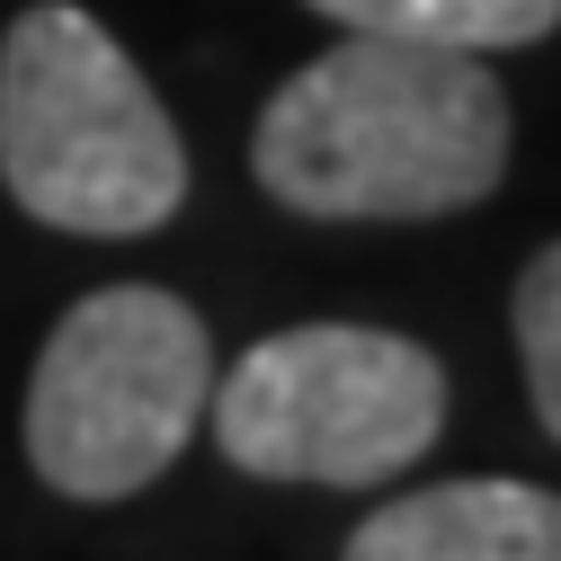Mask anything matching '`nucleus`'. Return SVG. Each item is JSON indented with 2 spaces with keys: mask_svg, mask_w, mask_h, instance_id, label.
Returning <instances> with one entry per match:
<instances>
[{
  "mask_svg": "<svg viewBox=\"0 0 561 561\" xmlns=\"http://www.w3.org/2000/svg\"><path fill=\"white\" fill-rule=\"evenodd\" d=\"M517 125L481 54L339 36L259 107L250 179L312 224H428L508 179Z\"/></svg>",
  "mask_w": 561,
  "mask_h": 561,
  "instance_id": "nucleus-1",
  "label": "nucleus"
},
{
  "mask_svg": "<svg viewBox=\"0 0 561 561\" xmlns=\"http://www.w3.org/2000/svg\"><path fill=\"white\" fill-rule=\"evenodd\" d=\"M0 187L81 241H144L187 205L170 107L81 0H27L0 27Z\"/></svg>",
  "mask_w": 561,
  "mask_h": 561,
  "instance_id": "nucleus-2",
  "label": "nucleus"
},
{
  "mask_svg": "<svg viewBox=\"0 0 561 561\" xmlns=\"http://www.w3.org/2000/svg\"><path fill=\"white\" fill-rule=\"evenodd\" d=\"M205 419L224 463L250 481L383 490L437 446L446 366L375 321H295L241 347V366H215Z\"/></svg>",
  "mask_w": 561,
  "mask_h": 561,
  "instance_id": "nucleus-3",
  "label": "nucleus"
},
{
  "mask_svg": "<svg viewBox=\"0 0 561 561\" xmlns=\"http://www.w3.org/2000/svg\"><path fill=\"white\" fill-rule=\"evenodd\" d=\"M215 392V330L170 286H99L54 321L27 375V463L54 500L152 490Z\"/></svg>",
  "mask_w": 561,
  "mask_h": 561,
  "instance_id": "nucleus-4",
  "label": "nucleus"
},
{
  "mask_svg": "<svg viewBox=\"0 0 561 561\" xmlns=\"http://www.w3.org/2000/svg\"><path fill=\"white\" fill-rule=\"evenodd\" d=\"M339 561H561V490L543 481H428L383 500Z\"/></svg>",
  "mask_w": 561,
  "mask_h": 561,
  "instance_id": "nucleus-5",
  "label": "nucleus"
},
{
  "mask_svg": "<svg viewBox=\"0 0 561 561\" xmlns=\"http://www.w3.org/2000/svg\"><path fill=\"white\" fill-rule=\"evenodd\" d=\"M347 36H401V45H455V54H517L561 27V0H304Z\"/></svg>",
  "mask_w": 561,
  "mask_h": 561,
  "instance_id": "nucleus-6",
  "label": "nucleus"
},
{
  "mask_svg": "<svg viewBox=\"0 0 561 561\" xmlns=\"http://www.w3.org/2000/svg\"><path fill=\"white\" fill-rule=\"evenodd\" d=\"M517 357H526V392H535V419H543V437L561 446V241H543L517 276Z\"/></svg>",
  "mask_w": 561,
  "mask_h": 561,
  "instance_id": "nucleus-7",
  "label": "nucleus"
}]
</instances>
